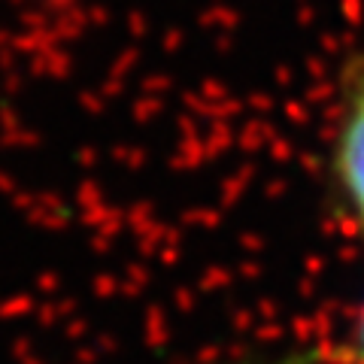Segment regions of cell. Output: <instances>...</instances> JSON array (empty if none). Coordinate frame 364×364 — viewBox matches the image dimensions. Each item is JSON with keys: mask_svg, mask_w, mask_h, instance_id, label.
<instances>
[{"mask_svg": "<svg viewBox=\"0 0 364 364\" xmlns=\"http://www.w3.org/2000/svg\"><path fill=\"white\" fill-rule=\"evenodd\" d=\"M328 170L343 210L364 231V55L352 58L340 76V95L331 119Z\"/></svg>", "mask_w": 364, "mask_h": 364, "instance_id": "1", "label": "cell"}, {"mask_svg": "<svg viewBox=\"0 0 364 364\" xmlns=\"http://www.w3.org/2000/svg\"><path fill=\"white\" fill-rule=\"evenodd\" d=\"M352 355H355L358 364H364V306H361V318L355 328V343H352Z\"/></svg>", "mask_w": 364, "mask_h": 364, "instance_id": "2", "label": "cell"}]
</instances>
